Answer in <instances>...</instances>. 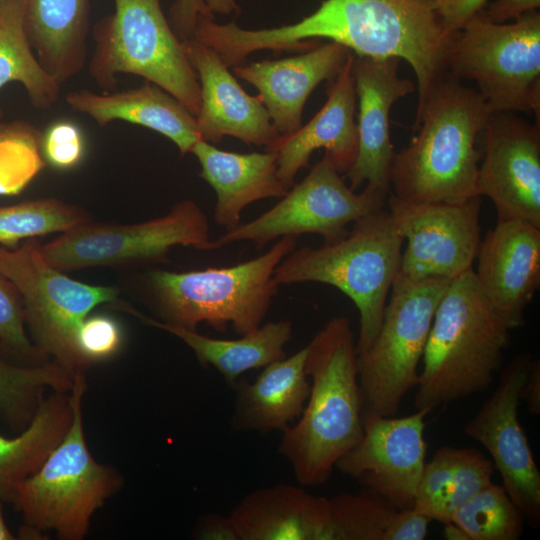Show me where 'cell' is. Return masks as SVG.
<instances>
[{"instance_id":"6da1fadb","label":"cell","mask_w":540,"mask_h":540,"mask_svg":"<svg viewBox=\"0 0 540 540\" xmlns=\"http://www.w3.org/2000/svg\"><path fill=\"white\" fill-rule=\"evenodd\" d=\"M439 0H324L310 15L278 27L248 29L232 21L213 33L217 52L229 67L261 50L306 51L328 39L354 55L397 58L412 68L417 107L448 74V52L456 32L444 24Z\"/></svg>"},{"instance_id":"7a4b0ae2","label":"cell","mask_w":540,"mask_h":540,"mask_svg":"<svg viewBox=\"0 0 540 540\" xmlns=\"http://www.w3.org/2000/svg\"><path fill=\"white\" fill-rule=\"evenodd\" d=\"M310 393L295 424L285 428L280 454L303 486L327 482L338 460L362 438L358 354L350 321L330 319L306 345Z\"/></svg>"},{"instance_id":"3957f363","label":"cell","mask_w":540,"mask_h":540,"mask_svg":"<svg viewBox=\"0 0 540 540\" xmlns=\"http://www.w3.org/2000/svg\"><path fill=\"white\" fill-rule=\"evenodd\" d=\"M489 114L479 93L448 73L417 107L410 144L394 153L391 193L409 202L479 196L476 140Z\"/></svg>"},{"instance_id":"277c9868","label":"cell","mask_w":540,"mask_h":540,"mask_svg":"<svg viewBox=\"0 0 540 540\" xmlns=\"http://www.w3.org/2000/svg\"><path fill=\"white\" fill-rule=\"evenodd\" d=\"M510 346V330L482 294L473 268L451 280L433 318L414 395L416 410L487 390Z\"/></svg>"},{"instance_id":"5b68a950","label":"cell","mask_w":540,"mask_h":540,"mask_svg":"<svg viewBox=\"0 0 540 540\" xmlns=\"http://www.w3.org/2000/svg\"><path fill=\"white\" fill-rule=\"evenodd\" d=\"M403 241L389 211L381 208L355 221L342 238L320 247H296L279 263L274 279L279 286L330 285L351 299L359 313L356 349L361 354L380 328L399 273Z\"/></svg>"},{"instance_id":"8992f818","label":"cell","mask_w":540,"mask_h":540,"mask_svg":"<svg viewBox=\"0 0 540 540\" xmlns=\"http://www.w3.org/2000/svg\"><path fill=\"white\" fill-rule=\"evenodd\" d=\"M296 243L297 237H282L265 253L228 267L151 271L147 285L158 320L189 330L202 323L219 332L230 326L240 336L255 331L278 294L275 270Z\"/></svg>"},{"instance_id":"52a82bcc","label":"cell","mask_w":540,"mask_h":540,"mask_svg":"<svg viewBox=\"0 0 540 540\" xmlns=\"http://www.w3.org/2000/svg\"><path fill=\"white\" fill-rule=\"evenodd\" d=\"M85 372L74 376L72 423L41 467L17 488L12 504L21 513L25 536L53 531L61 540H81L94 513L121 485L115 470L99 463L85 438L82 402Z\"/></svg>"},{"instance_id":"ba28073f","label":"cell","mask_w":540,"mask_h":540,"mask_svg":"<svg viewBox=\"0 0 540 540\" xmlns=\"http://www.w3.org/2000/svg\"><path fill=\"white\" fill-rule=\"evenodd\" d=\"M112 13L93 26L94 52L88 72L107 91L120 74L153 83L181 102L194 116L200 109V85L167 20L160 0H113Z\"/></svg>"},{"instance_id":"9c48e42d","label":"cell","mask_w":540,"mask_h":540,"mask_svg":"<svg viewBox=\"0 0 540 540\" xmlns=\"http://www.w3.org/2000/svg\"><path fill=\"white\" fill-rule=\"evenodd\" d=\"M448 73L475 82L487 110L540 115V13L511 23L490 21L483 10L458 30L449 47Z\"/></svg>"},{"instance_id":"30bf717a","label":"cell","mask_w":540,"mask_h":540,"mask_svg":"<svg viewBox=\"0 0 540 540\" xmlns=\"http://www.w3.org/2000/svg\"><path fill=\"white\" fill-rule=\"evenodd\" d=\"M41 245L37 238L13 249L0 245V274L22 299L35 346L74 377L89 367L77 347L78 330L95 307L119 300L118 289L70 278L47 261Z\"/></svg>"},{"instance_id":"8fae6325","label":"cell","mask_w":540,"mask_h":540,"mask_svg":"<svg viewBox=\"0 0 540 540\" xmlns=\"http://www.w3.org/2000/svg\"><path fill=\"white\" fill-rule=\"evenodd\" d=\"M450 282L397 276L378 333L358 354L362 419L395 416L406 394L416 387L434 314Z\"/></svg>"},{"instance_id":"7c38bea8","label":"cell","mask_w":540,"mask_h":540,"mask_svg":"<svg viewBox=\"0 0 540 540\" xmlns=\"http://www.w3.org/2000/svg\"><path fill=\"white\" fill-rule=\"evenodd\" d=\"M177 246L213 250L207 216L190 199L174 204L164 215L139 223L89 221L42 244L41 250L52 266L66 272L164 262Z\"/></svg>"},{"instance_id":"4fadbf2b","label":"cell","mask_w":540,"mask_h":540,"mask_svg":"<svg viewBox=\"0 0 540 540\" xmlns=\"http://www.w3.org/2000/svg\"><path fill=\"white\" fill-rule=\"evenodd\" d=\"M387 193L365 187L352 190L324 153L299 183L269 210L213 240V249L241 241L258 248L285 236L318 234L325 242L344 237L347 226L383 208Z\"/></svg>"},{"instance_id":"5bb4252c","label":"cell","mask_w":540,"mask_h":540,"mask_svg":"<svg viewBox=\"0 0 540 540\" xmlns=\"http://www.w3.org/2000/svg\"><path fill=\"white\" fill-rule=\"evenodd\" d=\"M388 211L407 240L398 277L453 280L472 269L481 242V196L462 202H409L390 193Z\"/></svg>"},{"instance_id":"9a60e30c","label":"cell","mask_w":540,"mask_h":540,"mask_svg":"<svg viewBox=\"0 0 540 540\" xmlns=\"http://www.w3.org/2000/svg\"><path fill=\"white\" fill-rule=\"evenodd\" d=\"M532 356L517 355L500 374L493 394L467 423L464 433L491 456L502 486L522 513L537 528L540 523V471L519 418L521 388Z\"/></svg>"},{"instance_id":"2e32d148","label":"cell","mask_w":540,"mask_h":540,"mask_svg":"<svg viewBox=\"0 0 540 540\" xmlns=\"http://www.w3.org/2000/svg\"><path fill=\"white\" fill-rule=\"evenodd\" d=\"M477 189L488 197L497 221L519 219L540 228V125L512 113L489 114Z\"/></svg>"},{"instance_id":"e0dca14e","label":"cell","mask_w":540,"mask_h":540,"mask_svg":"<svg viewBox=\"0 0 540 540\" xmlns=\"http://www.w3.org/2000/svg\"><path fill=\"white\" fill-rule=\"evenodd\" d=\"M430 412L364 417L361 440L335 468L397 507L412 509L426 463L425 418Z\"/></svg>"},{"instance_id":"ac0fdd59","label":"cell","mask_w":540,"mask_h":540,"mask_svg":"<svg viewBox=\"0 0 540 540\" xmlns=\"http://www.w3.org/2000/svg\"><path fill=\"white\" fill-rule=\"evenodd\" d=\"M397 58L354 55L353 76L358 105V150L345 174L356 191L363 184L373 190L390 191L394 148L390 137V113L394 104L415 91L412 81L398 74Z\"/></svg>"},{"instance_id":"d6986e66","label":"cell","mask_w":540,"mask_h":540,"mask_svg":"<svg viewBox=\"0 0 540 540\" xmlns=\"http://www.w3.org/2000/svg\"><path fill=\"white\" fill-rule=\"evenodd\" d=\"M476 258L475 279L489 305L510 331L521 328L540 286V228L519 219L497 221Z\"/></svg>"},{"instance_id":"ffe728a7","label":"cell","mask_w":540,"mask_h":540,"mask_svg":"<svg viewBox=\"0 0 540 540\" xmlns=\"http://www.w3.org/2000/svg\"><path fill=\"white\" fill-rule=\"evenodd\" d=\"M182 42L200 85L196 117L200 140L219 143L225 136L248 145L270 147L278 138L258 96L245 92L220 55L195 38Z\"/></svg>"},{"instance_id":"44dd1931","label":"cell","mask_w":540,"mask_h":540,"mask_svg":"<svg viewBox=\"0 0 540 540\" xmlns=\"http://www.w3.org/2000/svg\"><path fill=\"white\" fill-rule=\"evenodd\" d=\"M353 60L351 52L337 76L328 82L327 100L311 120L295 133L279 136L265 149L276 153L277 175L287 189L316 150L324 149L341 174L353 166L358 150Z\"/></svg>"},{"instance_id":"7402d4cb","label":"cell","mask_w":540,"mask_h":540,"mask_svg":"<svg viewBox=\"0 0 540 540\" xmlns=\"http://www.w3.org/2000/svg\"><path fill=\"white\" fill-rule=\"evenodd\" d=\"M350 53L344 45L328 41L295 56L235 66L233 73L258 90L279 136H289L303 125L312 92L337 76Z\"/></svg>"},{"instance_id":"603a6c76","label":"cell","mask_w":540,"mask_h":540,"mask_svg":"<svg viewBox=\"0 0 540 540\" xmlns=\"http://www.w3.org/2000/svg\"><path fill=\"white\" fill-rule=\"evenodd\" d=\"M230 517L240 540H337L331 499L290 484L249 493Z\"/></svg>"},{"instance_id":"cb8c5ba5","label":"cell","mask_w":540,"mask_h":540,"mask_svg":"<svg viewBox=\"0 0 540 540\" xmlns=\"http://www.w3.org/2000/svg\"><path fill=\"white\" fill-rule=\"evenodd\" d=\"M191 154L200 164L199 176L215 191L214 221L226 231L241 223L250 204L281 198L289 190L278 178L275 152H229L199 139Z\"/></svg>"},{"instance_id":"d4e9b609","label":"cell","mask_w":540,"mask_h":540,"mask_svg":"<svg viewBox=\"0 0 540 540\" xmlns=\"http://www.w3.org/2000/svg\"><path fill=\"white\" fill-rule=\"evenodd\" d=\"M65 101L99 126L121 120L151 129L172 141L181 156L191 153L199 140L196 117L174 96L148 81L137 88L104 94L73 90Z\"/></svg>"},{"instance_id":"484cf974","label":"cell","mask_w":540,"mask_h":540,"mask_svg":"<svg viewBox=\"0 0 540 540\" xmlns=\"http://www.w3.org/2000/svg\"><path fill=\"white\" fill-rule=\"evenodd\" d=\"M306 357L305 346L263 367L252 383L237 382L231 427L246 432H282L297 420L310 393Z\"/></svg>"},{"instance_id":"4316f807","label":"cell","mask_w":540,"mask_h":540,"mask_svg":"<svg viewBox=\"0 0 540 540\" xmlns=\"http://www.w3.org/2000/svg\"><path fill=\"white\" fill-rule=\"evenodd\" d=\"M112 308L177 337L193 351L203 366L214 367L232 387H235L244 372L263 368L284 358V347L292 339L293 333L290 321L278 320L263 323L255 331L237 339H218L202 335L197 330L164 323L120 300L113 303Z\"/></svg>"},{"instance_id":"83f0119b","label":"cell","mask_w":540,"mask_h":540,"mask_svg":"<svg viewBox=\"0 0 540 540\" xmlns=\"http://www.w3.org/2000/svg\"><path fill=\"white\" fill-rule=\"evenodd\" d=\"M89 0H27L25 31L44 70L60 85L87 61Z\"/></svg>"},{"instance_id":"f1b7e54d","label":"cell","mask_w":540,"mask_h":540,"mask_svg":"<svg viewBox=\"0 0 540 540\" xmlns=\"http://www.w3.org/2000/svg\"><path fill=\"white\" fill-rule=\"evenodd\" d=\"M493 462L471 447L444 446L426 462L412 510L449 523L454 511L492 482Z\"/></svg>"},{"instance_id":"f546056e","label":"cell","mask_w":540,"mask_h":540,"mask_svg":"<svg viewBox=\"0 0 540 540\" xmlns=\"http://www.w3.org/2000/svg\"><path fill=\"white\" fill-rule=\"evenodd\" d=\"M70 391L45 396L18 436L0 435L1 501L13 503L19 485L41 467L64 438L73 419Z\"/></svg>"},{"instance_id":"4dcf8cb0","label":"cell","mask_w":540,"mask_h":540,"mask_svg":"<svg viewBox=\"0 0 540 540\" xmlns=\"http://www.w3.org/2000/svg\"><path fill=\"white\" fill-rule=\"evenodd\" d=\"M330 499L337 540H423L432 522L366 488Z\"/></svg>"},{"instance_id":"1f68e13d","label":"cell","mask_w":540,"mask_h":540,"mask_svg":"<svg viewBox=\"0 0 540 540\" xmlns=\"http://www.w3.org/2000/svg\"><path fill=\"white\" fill-rule=\"evenodd\" d=\"M26 1L0 0V90L17 82L35 109L48 110L57 102L61 85L44 70L28 41Z\"/></svg>"},{"instance_id":"d6a6232c","label":"cell","mask_w":540,"mask_h":540,"mask_svg":"<svg viewBox=\"0 0 540 540\" xmlns=\"http://www.w3.org/2000/svg\"><path fill=\"white\" fill-rule=\"evenodd\" d=\"M73 381L74 377L52 360L18 363L0 349V415L13 427L25 428L46 392L70 391Z\"/></svg>"},{"instance_id":"836d02e7","label":"cell","mask_w":540,"mask_h":540,"mask_svg":"<svg viewBox=\"0 0 540 540\" xmlns=\"http://www.w3.org/2000/svg\"><path fill=\"white\" fill-rule=\"evenodd\" d=\"M89 221L83 209L52 197L0 206V245L13 249L27 239L64 233Z\"/></svg>"},{"instance_id":"e575fe53","label":"cell","mask_w":540,"mask_h":540,"mask_svg":"<svg viewBox=\"0 0 540 540\" xmlns=\"http://www.w3.org/2000/svg\"><path fill=\"white\" fill-rule=\"evenodd\" d=\"M524 522L505 488L491 482L457 508L449 523L459 528L464 540H518Z\"/></svg>"},{"instance_id":"d590c367","label":"cell","mask_w":540,"mask_h":540,"mask_svg":"<svg viewBox=\"0 0 540 540\" xmlns=\"http://www.w3.org/2000/svg\"><path fill=\"white\" fill-rule=\"evenodd\" d=\"M42 131L29 122L0 123V195H16L42 171Z\"/></svg>"},{"instance_id":"8d00e7d4","label":"cell","mask_w":540,"mask_h":540,"mask_svg":"<svg viewBox=\"0 0 540 540\" xmlns=\"http://www.w3.org/2000/svg\"><path fill=\"white\" fill-rule=\"evenodd\" d=\"M0 343L6 350L29 363L47 359L26 330L22 299L15 286L0 274Z\"/></svg>"},{"instance_id":"74e56055","label":"cell","mask_w":540,"mask_h":540,"mask_svg":"<svg viewBox=\"0 0 540 540\" xmlns=\"http://www.w3.org/2000/svg\"><path fill=\"white\" fill-rule=\"evenodd\" d=\"M85 149L83 132L72 121L58 120L42 131V156L54 169L67 171L77 167L84 158Z\"/></svg>"},{"instance_id":"f35d334b","label":"cell","mask_w":540,"mask_h":540,"mask_svg":"<svg viewBox=\"0 0 540 540\" xmlns=\"http://www.w3.org/2000/svg\"><path fill=\"white\" fill-rule=\"evenodd\" d=\"M123 340L117 321L107 315L87 316L77 333L78 350L90 366L115 355Z\"/></svg>"},{"instance_id":"ab89813d","label":"cell","mask_w":540,"mask_h":540,"mask_svg":"<svg viewBox=\"0 0 540 540\" xmlns=\"http://www.w3.org/2000/svg\"><path fill=\"white\" fill-rule=\"evenodd\" d=\"M170 25L183 41L193 37L200 16L214 19L202 0H175L169 10Z\"/></svg>"},{"instance_id":"60d3db41","label":"cell","mask_w":540,"mask_h":540,"mask_svg":"<svg viewBox=\"0 0 540 540\" xmlns=\"http://www.w3.org/2000/svg\"><path fill=\"white\" fill-rule=\"evenodd\" d=\"M486 4L487 0H439L437 9L446 27L457 32Z\"/></svg>"},{"instance_id":"b9f144b4","label":"cell","mask_w":540,"mask_h":540,"mask_svg":"<svg viewBox=\"0 0 540 540\" xmlns=\"http://www.w3.org/2000/svg\"><path fill=\"white\" fill-rule=\"evenodd\" d=\"M193 536L198 540H239L230 515L215 513L203 515L198 520Z\"/></svg>"},{"instance_id":"7bdbcfd3","label":"cell","mask_w":540,"mask_h":540,"mask_svg":"<svg viewBox=\"0 0 540 540\" xmlns=\"http://www.w3.org/2000/svg\"><path fill=\"white\" fill-rule=\"evenodd\" d=\"M540 0H496L483 9L485 16L495 23H507L519 17L537 11Z\"/></svg>"},{"instance_id":"ee69618b","label":"cell","mask_w":540,"mask_h":540,"mask_svg":"<svg viewBox=\"0 0 540 540\" xmlns=\"http://www.w3.org/2000/svg\"><path fill=\"white\" fill-rule=\"evenodd\" d=\"M521 401L526 404L532 415H540V361L531 359L525 381L520 393Z\"/></svg>"},{"instance_id":"f6af8a7d","label":"cell","mask_w":540,"mask_h":540,"mask_svg":"<svg viewBox=\"0 0 540 540\" xmlns=\"http://www.w3.org/2000/svg\"><path fill=\"white\" fill-rule=\"evenodd\" d=\"M207 9L214 15L223 14L230 15L233 12H238L240 7L237 0H202Z\"/></svg>"},{"instance_id":"bcb514c9","label":"cell","mask_w":540,"mask_h":540,"mask_svg":"<svg viewBox=\"0 0 540 540\" xmlns=\"http://www.w3.org/2000/svg\"><path fill=\"white\" fill-rule=\"evenodd\" d=\"M0 500V540H14L16 537L9 530L2 512V505Z\"/></svg>"}]
</instances>
